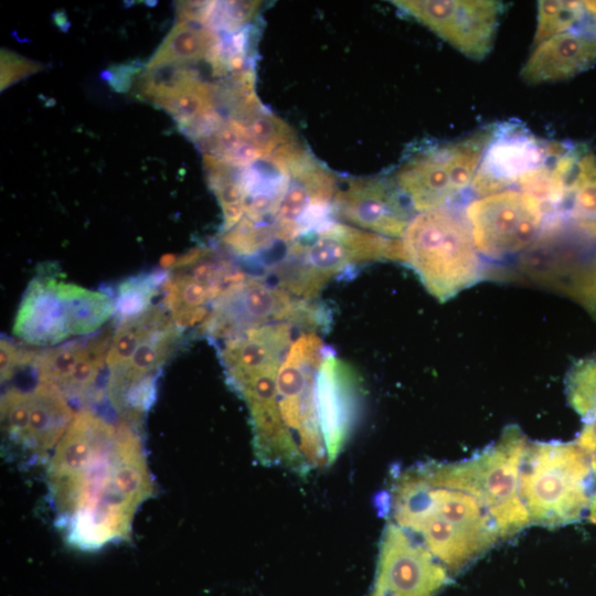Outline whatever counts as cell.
Returning <instances> with one entry per match:
<instances>
[{
    "mask_svg": "<svg viewBox=\"0 0 596 596\" xmlns=\"http://www.w3.org/2000/svg\"><path fill=\"white\" fill-rule=\"evenodd\" d=\"M46 478L57 528L83 551L129 539L137 511L155 494L138 424L93 407L75 413Z\"/></svg>",
    "mask_w": 596,
    "mask_h": 596,
    "instance_id": "6da1fadb",
    "label": "cell"
},
{
    "mask_svg": "<svg viewBox=\"0 0 596 596\" xmlns=\"http://www.w3.org/2000/svg\"><path fill=\"white\" fill-rule=\"evenodd\" d=\"M381 497L386 520L426 547L450 576L501 541L492 518L473 496L434 482L419 462L393 473Z\"/></svg>",
    "mask_w": 596,
    "mask_h": 596,
    "instance_id": "7a4b0ae2",
    "label": "cell"
},
{
    "mask_svg": "<svg viewBox=\"0 0 596 596\" xmlns=\"http://www.w3.org/2000/svg\"><path fill=\"white\" fill-rule=\"evenodd\" d=\"M330 350L317 332L307 331L289 345L278 370L275 411L284 436L283 469L298 476L334 462L322 433L317 383Z\"/></svg>",
    "mask_w": 596,
    "mask_h": 596,
    "instance_id": "3957f363",
    "label": "cell"
},
{
    "mask_svg": "<svg viewBox=\"0 0 596 596\" xmlns=\"http://www.w3.org/2000/svg\"><path fill=\"white\" fill-rule=\"evenodd\" d=\"M529 441L518 425H508L496 441L469 458L419 464L434 482L473 496L492 518L500 539L509 540L530 526L519 488Z\"/></svg>",
    "mask_w": 596,
    "mask_h": 596,
    "instance_id": "277c9868",
    "label": "cell"
},
{
    "mask_svg": "<svg viewBox=\"0 0 596 596\" xmlns=\"http://www.w3.org/2000/svg\"><path fill=\"white\" fill-rule=\"evenodd\" d=\"M401 242L404 264L441 302L488 276L464 210L454 205L417 213Z\"/></svg>",
    "mask_w": 596,
    "mask_h": 596,
    "instance_id": "5b68a950",
    "label": "cell"
},
{
    "mask_svg": "<svg viewBox=\"0 0 596 596\" xmlns=\"http://www.w3.org/2000/svg\"><path fill=\"white\" fill-rule=\"evenodd\" d=\"M593 456L575 440L529 441L519 488L530 525L556 529L587 515Z\"/></svg>",
    "mask_w": 596,
    "mask_h": 596,
    "instance_id": "8992f818",
    "label": "cell"
},
{
    "mask_svg": "<svg viewBox=\"0 0 596 596\" xmlns=\"http://www.w3.org/2000/svg\"><path fill=\"white\" fill-rule=\"evenodd\" d=\"M404 263L401 238H389L345 224L329 222L310 242H294L280 262L269 267L277 286L313 301L321 289L342 273L377 262Z\"/></svg>",
    "mask_w": 596,
    "mask_h": 596,
    "instance_id": "52a82bcc",
    "label": "cell"
},
{
    "mask_svg": "<svg viewBox=\"0 0 596 596\" xmlns=\"http://www.w3.org/2000/svg\"><path fill=\"white\" fill-rule=\"evenodd\" d=\"M115 316L113 295L41 273L23 294L12 331L25 343L44 349L96 333Z\"/></svg>",
    "mask_w": 596,
    "mask_h": 596,
    "instance_id": "ba28073f",
    "label": "cell"
},
{
    "mask_svg": "<svg viewBox=\"0 0 596 596\" xmlns=\"http://www.w3.org/2000/svg\"><path fill=\"white\" fill-rule=\"evenodd\" d=\"M514 260L517 277L571 297L596 315V236L565 213L550 216Z\"/></svg>",
    "mask_w": 596,
    "mask_h": 596,
    "instance_id": "9c48e42d",
    "label": "cell"
},
{
    "mask_svg": "<svg viewBox=\"0 0 596 596\" xmlns=\"http://www.w3.org/2000/svg\"><path fill=\"white\" fill-rule=\"evenodd\" d=\"M494 130L480 128L406 157L392 178L411 207L419 213L454 205L471 189Z\"/></svg>",
    "mask_w": 596,
    "mask_h": 596,
    "instance_id": "30bf717a",
    "label": "cell"
},
{
    "mask_svg": "<svg viewBox=\"0 0 596 596\" xmlns=\"http://www.w3.org/2000/svg\"><path fill=\"white\" fill-rule=\"evenodd\" d=\"M274 322L316 331L329 324L330 313L319 304L295 297L263 278L247 276L213 304L196 332L210 340H227Z\"/></svg>",
    "mask_w": 596,
    "mask_h": 596,
    "instance_id": "8fae6325",
    "label": "cell"
},
{
    "mask_svg": "<svg viewBox=\"0 0 596 596\" xmlns=\"http://www.w3.org/2000/svg\"><path fill=\"white\" fill-rule=\"evenodd\" d=\"M464 213L479 255L491 262L519 257L549 219L539 203L518 189L475 198Z\"/></svg>",
    "mask_w": 596,
    "mask_h": 596,
    "instance_id": "7c38bea8",
    "label": "cell"
},
{
    "mask_svg": "<svg viewBox=\"0 0 596 596\" xmlns=\"http://www.w3.org/2000/svg\"><path fill=\"white\" fill-rule=\"evenodd\" d=\"M74 415L65 395L39 380L29 389L8 387L1 397L4 437L30 464L49 460Z\"/></svg>",
    "mask_w": 596,
    "mask_h": 596,
    "instance_id": "4fadbf2b",
    "label": "cell"
},
{
    "mask_svg": "<svg viewBox=\"0 0 596 596\" xmlns=\"http://www.w3.org/2000/svg\"><path fill=\"white\" fill-rule=\"evenodd\" d=\"M163 262V306L181 329L199 327L213 304L247 275L231 259L212 248L198 247L179 258Z\"/></svg>",
    "mask_w": 596,
    "mask_h": 596,
    "instance_id": "5bb4252c",
    "label": "cell"
},
{
    "mask_svg": "<svg viewBox=\"0 0 596 596\" xmlns=\"http://www.w3.org/2000/svg\"><path fill=\"white\" fill-rule=\"evenodd\" d=\"M182 331L167 310L127 362L108 372L105 395L116 415L139 423L155 402L158 376L178 349Z\"/></svg>",
    "mask_w": 596,
    "mask_h": 596,
    "instance_id": "9a60e30c",
    "label": "cell"
},
{
    "mask_svg": "<svg viewBox=\"0 0 596 596\" xmlns=\"http://www.w3.org/2000/svg\"><path fill=\"white\" fill-rule=\"evenodd\" d=\"M113 330L104 329L35 351L30 368L36 380L60 390L72 405L93 407L106 397L99 380L107 368Z\"/></svg>",
    "mask_w": 596,
    "mask_h": 596,
    "instance_id": "2e32d148",
    "label": "cell"
},
{
    "mask_svg": "<svg viewBox=\"0 0 596 596\" xmlns=\"http://www.w3.org/2000/svg\"><path fill=\"white\" fill-rule=\"evenodd\" d=\"M462 55L481 61L492 50L504 4L487 0L393 1Z\"/></svg>",
    "mask_w": 596,
    "mask_h": 596,
    "instance_id": "e0dca14e",
    "label": "cell"
},
{
    "mask_svg": "<svg viewBox=\"0 0 596 596\" xmlns=\"http://www.w3.org/2000/svg\"><path fill=\"white\" fill-rule=\"evenodd\" d=\"M450 581L448 571L426 547L386 521L370 596H436Z\"/></svg>",
    "mask_w": 596,
    "mask_h": 596,
    "instance_id": "ac0fdd59",
    "label": "cell"
},
{
    "mask_svg": "<svg viewBox=\"0 0 596 596\" xmlns=\"http://www.w3.org/2000/svg\"><path fill=\"white\" fill-rule=\"evenodd\" d=\"M338 190L334 175L310 153L290 170L288 187L274 220L276 237L291 242L331 222L328 219Z\"/></svg>",
    "mask_w": 596,
    "mask_h": 596,
    "instance_id": "d6986e66",
    "label": "cell"
},
{
    "mask_svg": "<svg viewBox=\"0 0 596 596\" xmlns=\"http://www.w3.org/2000/svg\"><path fill=\"white\" fill-rule=\"evenodd\" d=\"M560 147L538 138L520 125L496 126L470 192L480 198L514 189L522 175L547 161Z\"/></svg>",
    "mask_w": 596,
    "mask_h": 596,
    "instance_id": "ffe728a7",
    "label": "cell"
},
{
    "mask_svg": "<svg viewBox=\"0 0 596 596\" xmlns=\"http://www.w3.org/2000/svg\"><path fill=\"white\" fill-rule=\"evenodd\" d=\"M411 209L392 177L351 179L332 202V212L343 221L389 238L402 237Z\"/></svg>",
    "mask_w": 596,
    "mask_h": 596,
    "instance_id": "44dd1931",
    "label": "cell"
},
{
    "mask_svg": "<svg viewBox=\"0 0 596 596\" xmlns=\"http://www.w3.org/2000/svg\"><path fill=\"white\" fill-rule=\"evenodd\" d=\"M323 437L336 460L358 425L364 390L358 372L330 350L318 371Z\"/></svg>",
    "mask_w": 596,
    "mask_h": 596,
    "instance_id": "7402d4cb",
    "label": "cell"
},
{
    "mask_svg": "<svg viewBox=\"0 0 596 596\" xmlns=\"http://www.w3.org/2000/svg\"><path fill=\"white\" fill-rule=\"evenodd\" d=\"M291 329L288 322H274L224 340L219 356L228 386L235 392L262 373L279 369L291 344Z\"/></svg>",
    "mask_w": 596,
    "mask_h": 596,
    "instance_id": "603a6c76",
    "label": "cell"
},
{
    "mask_svg": "<svg viewBox=\"0 0 596 596\" xmlns=\"http://www.w3.org/2000/svg\"><path fill=\"white\" fill-rule=\"evenodd\" d=\"M595 60L596 20L588 11V20L582 25L533 46L520 76L526 84L558 82L576 75Z\"/></svg>",
    "mask_w": 596,
    "mask_h": 596,
    "instance_id": "cb8c5ba5",
    "label": "cell"
},
{
    "mask_svg": "<svg viewBox=\"0 0 596 596\" xmlns=\"http://www.w3.org/2000/svg\"><path fill=\"white\" fill-rule=\"evenodd\" d=\"M223 39L214 26L193 21H177L146 70L181 66L206 60L211 50Z\"/></svg>",
    "mask_w": 596,
    "mask_h": 596,
    "instance_id": "d4e9b609",
    "label": "cell"
},
{
    "mask_svg": "<svg viewBox=\"0 0 596 596\" xmlns=\"http://www.w3.org/2000/svg\"><path fill=\"white\" fill-rule=\"evenodd\" d=\"M568 404L581 416L583 426L575 441L596 454V358L575 362L565 379Z\"/></svg>",
    "mask_w": 596,
    "mask_h": 596,
    "instance_id": "484cf974",
    "label": "cell"
},
{
    "mask_svg": "<svg viewBox=\"0 0 596 596\" xmlns=\"http://www.w3.org/2000/svg\"><path fill=\"white\" fill-rule=\"evenodd\" d=\"M209 187L215 193L223 212L221 234L233 228L244 216L247 193L240 177V168L213 155H204Z\"/></svg>",
    "mask_w": 596,
    "mask_h": 596,
    "instance_id": "4316f807",
    "label": "cell"
},
{
    "mask_svg": "<svg viewBox=\"0 0 596 596\" xmlns=\"http://www.w3.org/2000/svg\"><path fill=\"white\" fill-rule=\"evenodd\" d=\"M562 212L596 236V159L582 153Z\"/></svg>",
    "mask_w": 596,
    "mask_h": 596,
    "instance_id": "83f0119b",
    "label": "cell"
},
{
    "mask_svg": "<svg viewBox=\"0 0 596 596\" xmlns=\"http://www.w3.org/2000/svg\"><path fill=\"white\" fill-rule=\"evenodd\" d=\"M167 270L139 274L121 281L114 296L116 302L115 321H121L146 311L163 288Z\"/></svg>",
    "mask_w": 596,
    "mask_h": 596,
    "instance_id": "f1b7e54d",
    "label": "cell"
},
{
    "mask_svg": "<svg viewBox=\"0 0 596 596\" xmlns=\"http://www.w3.org/2000/svg\"><path fill=\"white\" fill-rule=\"evenodd\" d=\"M587 20L588 11L585 2L539 1L533 46L554 35L577 28Z\"/></svg>",
    "mask_w": 596,
    "mask_h": 596,
    "instance_id": "f546056e",
    "label": "cell"
},
{
    "mask_svg": "<svg viewBox=\"0 0 596 596\" xmlns=\"http://www.w3.org/2000/svg\"><path fill=\"white\" fill-rule=\"evenodd\" d=\"M277 240L273 224L254 223L243 217L233 228L220 235V243L228 253L252 258L268 249Z\"/></svg>",
    "mask_w": 596,
    "mask_h": 596,
    "instance_id": "4dcf8cb0",
    "label": "cell"
},
{
    "mask_svg": "<svg viewBox=\"0 0 596 596\" xmlns=\"http://www.w3.org/2000/svg\"><path fill=\"white\" fill-rule=\"evenodd\" d=\"M1 381L8 382L25 366H31L35 351L24 349L7 338L0 342Z\"/></svg>",
    "mask_w": 596,
    "mask_h": 596,
    "instance_id": "1f68e13d",
    "label": "cell"
},
{
    "mask_svg": "<svg viewBox=\"0 0 596 596\" xmlns=\"http://www.w3.org/2000/svg\"><path fill=\"white\" fill-rule=\"evenodd\" d=\"M1 65L2 89L12 82L40 68L38 63L17 56L8 51H2Z\"/></svg>",
    "mask_w": 596,
    "mask_h": 596,
    "instance_id": "d6a6232c",
    "label": "cell"
},
{
    "mask_svg": "<svg viewBox=\"0 0 596 596\" xmlns=\"http://www.w3.org/2000/svg\"><path fill=\"white\" fill-rule=\"evenodd\" d=\"M137 72L136 66H120L116 72H110L108 75L109 83L117 91H126L131 81V76Z\"/></svg>",
    "mask_w": 596,
    "mask_h": 596,
    "instance_id": "836d02e7",
    "label": "cell"
},
{
    "mask_svg": "<svg viewBox=\"0 0 596 596\" xmlns=\"http://www.w3.org/2000/svg\"><path fill=\"white\" fill-rule=\"evenodd\" d=\"M592 469V489L587 519L596 525V454L593 456Z\"/></svg>",
    "mask_w": 596,
    "mask_h": 596,
    "instance_id": "e575fe53",
    "label": "cell"
}]
</instances>
